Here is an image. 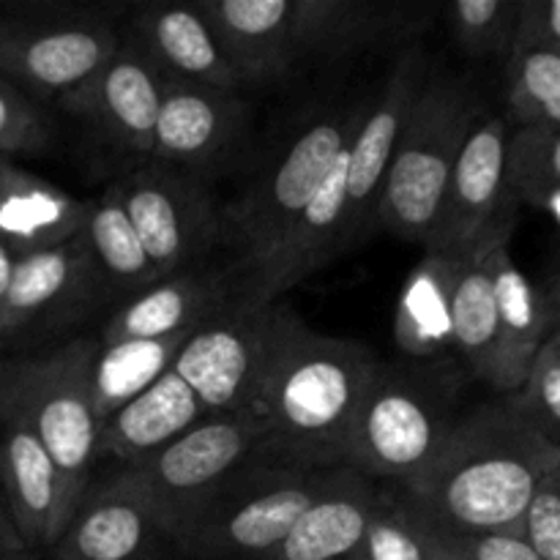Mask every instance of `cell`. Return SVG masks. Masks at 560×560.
Instances as JSON below:
<instances>
[{
    "label": "cell",
    "instance_id": "cell-38",
    "mask_svg": "<svg viewBox=\"0 0 560 560\" xmlns=\"http://www.w3.org/2000/svg\"><path fill=\"white\" fill-rule=\"evenodd\" d=\"M457 541L465 560H539L523 539V530L457 536Z\"/></svg>",
    "mask_w": 560,
    "mask_h": 560
},
{
    "label": "cell",
    "instance_id": "cell-17",
    "mask_svg": "<svg viewBox=\"0 0 560 560\" xmlns=\"http://www.w3.org/2000/svg\"><path fill=\"white\" fill-rule=\"evenodd\" d=\"M506 137V118L481 115L448 175L427 249H454V246L474 244L492 222L512 213L509 211L512 200L503 184Z\"/></svg>",
    "mask_w": 560,
    "mask_h": 560
},
{
    "label": "cell",
    "instance_id": "cell-19",
    "mask_svg": "<svg viewBox=\"0 0 560 560\" xmlns=\"http://www.w3.org/2000/svg\"><path fill=\"white\" fill-rule=\"evenodd\" d=\"M246 104L230 91L195 85L164 88L148 162L200 173L241 137Z\"/></svg>",
    "mask_w": 560,
    "mask_h": 560
},
{
    "label": "cell",
    "instance_id": "cell-39",
    "mask_svg": "<svg viewBox=\"0 0 560 560\" xmlns=\"http://www.w3.org/2000/svg\"><path fill=\"white\" fill-rule=\"evenodd\" d=\"M16 550H25V545H22L20 536H16L14 523H11L9 506H5L3 492H0V560H5L11 552H16Z\"/></svg>",
    "mask_w": 560,
    "mask_h": 560
},
{
    "label": "cell",
    "instance_id": "cell-41",
    "mask_svg": "<svg viewBox=\"0 0 560 560\" xmlns=\"http://www.w3.org/2000/svg\"><path fill=\"white\" fill-rule=\"evenodd\" d=\"M5 560H36V552H31V550H16V552H11L9 558Z\"/></svg>",
    "mask_w": 560,
    "mask_h": 560
},
{
    "label": "cell",
    "instance_id": "cell-34",
    "mask_svg": "<svg viewBox=\"0 0 560 560\" xmlns=\"http://www.w3.org/2000/svg\"><path fill=\"white\" fill-rule=\"evenodd\" d=\"M520 0H457L446 9L454 42L476 58L506 55L517 31Z\"/></svg>",
    "mask_w": 560,
    "mask_h": 560
},
{
    "label": "cell",
    "instance_id": "cell-16",
    "mask_svg": "<svg viewBox=\"0 0 560 560\" xmlns=\"http://www.w3.org/2000/svg\"><path fill=\"white\" fill-rule=\"evenodd\" d=\"M244 293L235 266L180 268L137 293L104 326L98 345L186 337Z\"/></svg>",
    "mask_w": 560,
    "mask_h": 560
},
{
    "label": "cell",
    "instance_id": "cell-21",
    "mask_svg": "<svg viewBox=\"0 0 560 560\" xmlns=\"http://www.w3.org/2000/svg\"><path fill=\"white\" fill-rule=\"evenodd\" d=\"M129 42L151 60L167 85H195L230 93L241 88L217 36L195 3L137 5Z\"/></svg>",
    "mask_w": 560,
    "mask_h": 560
},
{
    "label": "cell",
    "instance_id": "cell-23",
    "mask_svg": "<svg viewBox=\"0 0 560 560\" xmlns=\"http://www.w3.org/2000/svg\"><path fill=\"white\" fill-rule=\"evenodd\" d=\"M206 416L197 394L170 370L102 421L98 454H109L135 468L200 424Z\"/></svg>",
    "mask_w": 560,
    "mask_h": 560
},
{
    "label": "cell",
    "instance_id": "cell-12",
    "mask_svg": "<svg viewBox=\"0 0 560 560\" xmlns=\"http://www.w3.org/2000/svg\"><path fill=\"white\" fill-rule=\"evenodd\" d=\"M427 77H430V58L419 44H410L399 52L377 98L366 102L364 115L345 151V195H348L345 249L353 241H361L364 230L375 222L377 197H381L394 148Z\"/></svg>",
    "mask_w": 560,
    "mask_h": 560
},
{
    "label": "cell",
    "instance_id": "cell-2",
    "mask_svg": "<svg viewBox=\"0 0 560 560\" xmlns=\"http://www.w3.org/2000/svg\"><path fill=\"white\" fill-rule=\"evenodd\" d=\"M377 366L364 345L301 326L252 405L268 427L266 459L306 470L345 463Z\"/></svg>",
    "mask_w": 560,
    "mask_h": 560
},
{
    "label": "cell",
    "instance_id": "cell-33",
    "mask_svg": "<svg viewBox=\"0 0 560 560\" xmlns=\"http://www.w3.org/2000/svg\"><path fill=\"white\" fill-rule=\"evenodd\" d=\"M506 405L528 421L547 441L558 443L560 432V328L550 334L530 359L523 383L509 394Z\"/></svg>",
    "mask_w": 560,
    "mask_h": 560
},
{
    "label": "cell",
    "instance_id": "cell-37",
    "mask_svg": "<svg viewBox=\"0 0 560 560\" xmlns=\"http://www.w3.org/2000/svg\"><path fill=\"white\" fill-rule=\"evenodd\" d=\"M512 42L560 47V0H520Z\"/></svg>",
    "mask_w": 560,
    "mask_h": 560
},
{
    "label": "cell",
    "instance_id": "cell-9",
    "mask_svg": "<svg viewBox=\"0 0 560 560\" xmlns=\"http://www.w3.org/2000/svg\"><path fill=\"white\" fill-rule=\"evenodd\" d=\"M452 427L441 394L405 372L377 366L361 399L345 465L408 485L430 465Z\"/></svg>",
    "mask_w": 560,
    "mask_h": 560
},
{
    "label": "cell",
    "instance_id": "cell-27",
    "mask_svg": "<svg viewBox=\"0 0 560 560\" xmlns=\"http://www.w3.org/2000/svg\"><path fill=\"white\" fill-rule=\"evenodd\" d=\"M465 246L427 249L410 271L394 317V339L402 353L432 359L452 350V293Z\"/></svg>",
    "mask_w": 560,
    "mask_h": 560
},
{
    "label": "cell",
    "instance_id": "cell-6",
    "mask_svg": "<svg viewBox=\"0 0 560 560\" xmlns=\"http://www.w3.org/2000/svg\"><path fill=\"white\" fill-rule=\"evenodd\" d=\"M364 107H345L312 120L266 178L257 180L238 202L219 211L222 238L235 249L233 266L244 293L266 271L273 252L348 148Z\"/></svg>",
    "mask_w": 560,
    "mask_h": 560
},
{
    "label": "cell",
    "instance_id": "cell-14",
    "mask_svg": "<svg viewBox=\"0 0 560 560\" xmlns=\"http://www.w3.org/2000/svg\"><path fill=\"white\" fill-rule=\"evenodd\" d=\"M427 5H386L364 0H288L284 52L290 74L317 60L366 52L381 42L410 38L427 25Z\"/></svg>",
    "mask_w": 560,
    "mask_h": 560
},
{
    "label": "cell",
    "instance_id": "cell-36",
    "mask_svg": "<svg viewBox=\"0 0 560 560\" xmlns=\"http://www.w3.org/2000/svg\"><path fill=\"white\" fill-rule=\"evenodd\" d=\"M523 539L539 560H560V468H550L525 506Z\"/></svg>",
    "mask_w": 560,
    "mask_h": 560
},
{
    "label": "cell",
    "instance_id": "cell-1",
    "mask_svg": "<svg viewBox=\"0 0 560 560\" xmlns=\"http://www.w3.org/2000/svg\"><path fill=\"white\" fill-rule=\"evenodd\" d=\"M550 468H560L558 443L503 402L457 421L430 465L405 485V495L452 536L520 530Z\"/></svg>",
    "mask_w": 560,
    "mask_h": 560
},
{
    "label": "cell",
    "instance_id": "cell-20",
    "mask_svg": "<svg viewBox=\"0 0 560 560\" xmlns=\"http://www.w3.org/2000/svg\"><path fill=\"white\" fill-rule=\"evenodd\" d=\"M509 238H501L490 252L492 293H495L498 345L492 361L490 386L501 394H514L523 383L530 359L539 345L558 326V290H541L509 255Z\"/></svg>",
    "mask_w": 560,
    "mask_h": 560
},
{
    "label": "cell",
    "instance_id": "cell-29",
    "mask_svg": "<svg viewBox=\"0 0 560 560\" xmlns=\"http://www.w3.org/2000/svg\"><path fill=\"white\" fill-rule=\"evenodd\" d=\"M189 337V334H186ZM186 337L170 339H145V342H118L98 345L96 359H93L91 388H93V410L102 424L104 419L115 413L120 405L129 402L140 392H145L153 381L173 370V361L178 355Z\"/></svg>",
    "mask_w": 560,
    "mask_h": 560
},
{
    "label": "cell",
    "instance_id": "cell-35",
    "mask_svg": "<svg viewBox=\"0 0 560 560\" xmlns=\"http://www.w3.org/2000/svg\"><path fill=\"white\" fill-rule=\"evenodd\" d=\"M52 140L47 115L0 77V156H36Z\"/></svg>",
    "mask_w": 560,
    "mask_h": 560
},
{
    "label": "cell",
    "instance_id": "cell-22",
    "mask_svg": "<svg viewBox=\"0 0 560 560\" xmlns=\"http://www.w3.org/2000/svg\"><path fill=\"white\" fill-rule=\"evenodd\" d=\"M159 536L145 498L118 476L85 492L52 550L55 560H151Z\"/></svg>",
    "mask_w": 560,
    "mask_h": 560
},
{
    "label": "cell",
    "instance_id": "cell-3",
    "mask_svg": "<svg viewBox=\"0 0 560 560\" xmlns=\"http://www.w3.org/2000/svg\"><path fill=\"white\" fill-rule=\"evenodd\" d=\"M93 339L44 355L0 359V421L20 424L49 454L74 506L88 492L102 424L93 410Z\"/></svg>",
    "mask_w": 560,
    "mask_h": 560
},
{
    "label": "cell",
    "instance_id": "cell-30",
    "mask_svg": "<svg viewBox=\"0 0 560 560\" xmlns=\"http://www.w3.org/2000/svg\"><path fill=\"white\" fill-rule=\"evenodd\" d=\"M457 536L446 534L408 495H381L370 514L364 560H452Z\"/></svg>",
    "mask_w": 560,
    "mask_h": 560
},
{
    "label": "cell",
    "instance_id": "cell-32",
    "mask_svg": "<svg viewBox=\"0 0 560 560\" xmlns=\"http://www.w3.org/2000/svg\"><path fill=\"white\" fill-rule=\"evenodd\" d=\"M506 107L512 126L558 129L560 47L512 42L506 52Z\"/></svg>",
    "mask_w": 560,
    "mask_h": 560
},
{
    "label": "cell",
    "instance_id": "cell-11",
    "mask_svg": "<svg viewBox=\"0 0 560 560\" xmlns=\"http://www.w3.org/2000/svg\"><path fill=\"white\" fill-rule=\"evenodd\" d=\"M120 38L102 16L0 14V74L44 96H66L91 80Z\"/></svg>",
    "mask_w": 560,
    "mask_h": 560
},
{
    "label": "cell",
    "instance_id": "cell-31",
    "mask_svg": "<svg viewBox=\"0 0 560 560\" xmlns=\"http://www.w3.org/2000/svg\"><path fill=\"white\" fill-rule=\"evenodd\" d=\"M503 184L512 202H523L550 222L560 219V131L547 126H509Z\"/></svg>",
    "mask_w": 560,
    "mask_h": 560
},
{
    "label": "cell",
    "instance_id": "cell-13",
    "mask_svg": "<svg viewBox=\"0 0 560 560\" xmlns=\"http://www.w3.org/2000/svg\"><path fill=\"white\" fill-rule=\"evenodd\" d=\"M98 301L102 290L80 235L14 257L0 306V348L22 337L60 331Z\"/></svg>",
    "mask_w": 560,
    "mask_h": 560
},
{
    "label": "cell",
    "instance_id": "cell-4",
    "mask_svg": "<svg viewBox=\"0 0 560 560\" xmlns=\"http://www.w3.org/2000/svg\"><path fill=\"white\" fill-rule=\"evenodd\" d=\"M479 120L481 102L468 77H427L386 170L375 224L427 246L454 162Z\"/></svg>",
    "mask_w": 560,
    "mask_h": 560
},
{
    "label": "cell",
    "instance_id": "cell-24",
    "mask_svg": "<svg viewBox=\"0 0 560 560\" xmlns=\"http://www.w3.org/2000/svg\"><path fill=\"white\" fill-rule=\"evenodd\" d=\"M377 492L355 470L334 474L282 545L266 560H364V536Z\"/></svg>",
    "mask_w": 560,
    "mask_h": 560
},
{
    "label": "cell",
    "instance_id": "cell-5",
    "mask_svg": "<svg viewBox=\"0 0 560 560\" xmlns=\"http://www.w3.org/2000/svg\"><path fill=\"white\" fill-rule=\"evenodd\" d=\"M331 479L257 457L228 476L173 539L202 560H266Z\"/></svg>",
    "mask_w": 560,
    "mask_h": 560
},
{
    "label": "cell",
    "instance_id": "cell-26",
    "mask_svg": "<svg viewBox=\"0 0 560 560\" xmlns=\"http://www.w3.org/2000/svg\"><path fill=\"white\" fill-rule=\"evenodd\" d=\"M85 202L0 156V244L14 257L80 233Z\"/></svg>",
    "mask_w": 560,
    "mask_h": 560
},
{
    "label": "cell",
    "instance_id": "cell-15",
    "mask_svg": "<svg viewBox=\"0 0 560 560\" xmlns=\"http://www.w3.org/2000/svg\"><path fill=\"white\" fill-rule=\"evenodd\" d=\"M164 77L131 42H120L107 63L60 96L69 113L85 118L109 145L148 162L164 98Z\"/></svg>",
    "mask_w": 560,
    "mask_h": 560
},
{
    "label": "cell",
    "instance_id": "cell-25",
    "mask_svg": "<svg viewBox=\"0 0 560 560\" xmlns=\"http://www.w3.org/2000/svg\"><path fill=\"white\" fill-rule=\"evenodd\" d=\"M514 230V217L506 213L492 222L474 244L465 246L454 277L452 293V350L463 355L476 377L490 383L498 345L495 293H492L490 252Z\"/></svg>",
    "mask_w": 560,
    "mask_h": 560
},
{
    "label": "cell",
    "instance_id": "cell-8",
    "mask_svg": "<svg viewBox=\"0 0 560 560\" xmlns=\"http://www.w3.org/2000/svg\"><path fill=\"white\" fill-rule=\"evenodd\" d=\"M268 427L255 410L206 416L173 443L135 465L124 479L145 498L162 534L175 536L228 476L266 457Z\"/></svg>",
    "mask_w": 560,
    "mask_h": 560
},
{
    "label": "cell",
    "instance_id": "cell-28",
    "mask_svg": "<svg viewBox=\"0 0 560 560\" xmlns=\"http://www.w3.org/2000/svg\"><path fill=\"white\" fill-rule=\"evenodd\" d=\"M80 241L91 257L102 299H135L156 282L145 249L126 217L118 184L107 186L98 200L85 202Z\"/></svg>",
    "mask_w": 560,
    "mask_h": 560
},
{
    "label": "cell",
    "instance_id": "cell-42",
    "mask_svg": "<svg viewBox=\"0 0 560 560\" xmlns=\"http://www.w3.org/2000/svg\"><path fill=\"white\" fill-rule=\"evenodd\" d=\"M452 560H465L463 558V552H459V541H457V552H454V558Z\"/></svg>",
    "mask_w": 560,
    "mask_h": 560
},
{
    "label": "cell",
    "instance_id": "cell-10",
    "mask_svg": "<svg viewBox=\"0 0 560 560\" xmlns=\"http://www.w3.org/2000/svg\"><path fill=\"white\" fill-rule=\"evenodd\" d=\"M115 184L156 282L197 266L222 241L219 208L200 175L142 162Z\"/></svg>",
    "mask_w": 560,
    "mask_h": 560
},
{
    "label": "cell",
    "instance_id": "cell-40",
    "mask_svg": "<svg viewBox=\"0 0 560 560\" xmlns=\"http://www.w3.org/2000/svg\"><path fill=\"white\" fill-rule=\"evenodd\" d=\"M11 268H14V255L0 244V306H3L5 290H9L11 282Z\"/></svg>",
    "mask_w": 560,
    "mask_h": 560
},
{
    "label": "cell",
    "instance_id": "cell-7",
    "mask_svg": "<svg viewBox=\"0 0 560 560\" xmlns=\"http://www.w3.org/2000/svg\"><path fill=\"white\" fill-rule=\"evenodd\" d=\"M301 326L304 320L279 301L238 295L186 337L173 372L197 394L208 416L249 410Z\"/></svg>",
    "mask_w": 560,
    "mask_h": 560
},
{
    "label": "cell",
    "instance_id": "cell-18",
    "mask_svg": "<svg viewBox=\"0 0 560 560\" xmlns=\"http://www.w3.org/2000/svg\"><path fill=\"white\" fill-rule=\"evenodd\" d=\"M0 492L25 550L55 547L77 512L58 468L20 424L0 421Z\"/></svg>",
    "mask_w": 560,
    "mask_h": 560
}]
</instances>
